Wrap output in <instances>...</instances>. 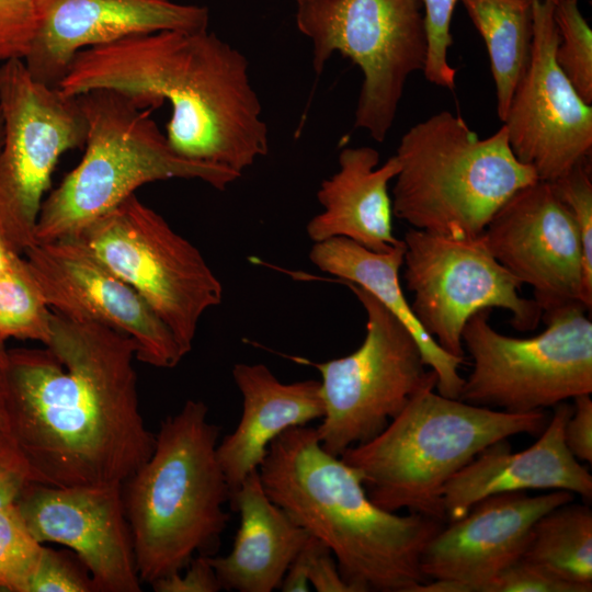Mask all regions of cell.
<instances>
[{
	"instance_id": "e0dca14e",
	"label": "cell",
	"mask_w": 592,
	"mask_h": 592,
	"mask_svg": "<svg viewBox=\"0 0 592 592\" xmlns=\"http://www.w3.org/2000/svg\"><path fill=\"white\" fill-rule=\"evenodd\" d=\"M41 543L69 547L96 592H139L122 485L57 487L27 482L14 502Z\"/></svg>"
},
{
	"instance_id": "5b68a950",
	"label": "cell",
	"mask_w": 592,
	"mask_h": 592,
	"mask_svg": "<svg viewBox=\"0 0 592 592\" xmlns=\"http://www.w3.org/2000/svg\"><path fill=\"white\" fill-rule=\"evenodd\" d=\"M435 386L421 388L378 435L340 457L379 508L446 521L442 491L451 477L498 441L540 434L548 417L475 406L434 392Z\"/></svg>"
},
{
	"instance_id": "7bdbcfd3",
	"label": "cell",
	"mask_w": 592,
	"mask_h": 592,
	"mask_svg": "<svg viewBox=\"0 0 592 592\" xmlns=\"http://www.w3.org/2000/svg\"><path fill=\"white\" fill-rule=\"evenodd\" d=\"M3 118H2V114H1V110H0V149L2 147V143H3Z\"/></svg>"
},
{
	"instance_id": "7402d4cb",
	"label": "cell",
	"mask_w": 592,
	"mask_h": 592,
	"mask_svg": "<svg viewBox=\"0 0 592 592\" xmlns=\"http://www.w3.org/2000/svg\"><path fill=\"white\" fill-rule=\"evenodd\" d=\"M338 170L325 179L317 200L322 210L307 224L312 242L334 237L350 239L376 252L400 244L394 234V210L388 185L399 172L394 155L379 166V152L367 146L345 147Z\"/></svg>"
},
{
	"instance_id": "4dcf8cb0",
	"label": "cell",
	"mask_w": 592,
	"mask_h": 592,
	"mask_svg": "<svg viewBox=\"0 0 592 592\" xmlns=\"http://www.w3.org/2000/svg\"><path fill=\"white\" fill-rule=\"evenodd\" d=\"M428 41L426 60L423 68L425 79L437 87L453 90L456 69L448 61L452 16L460 0H421Z\"/></svg>"
},
{
	"instance_id": "52a82bcc",
	"label": "cell",
	"mask_w": 592,
	"mask_h": 592,
	"mask_svg": "<svg viewBox=\"0 0 592 592\" xmlns=\"http://www.w3.org/2000/svg\"><path fill=\"white\" fill-rule=\"evenodd\" d=\"M87 121L86 151L46 200L35 243L76 236L147 183L200 180L225 191L241 174L179 155L151 118V109L110 89L77 95Z\"/></svg>"
},
{
	"instance_id": "277c9868",
	"label": "cell",
	"mask_w": 592,
	"mask_h": 592,
	"mask_svg": "<svg viewBox=\"0 0 592 592\" xmlns=\"http://www.w3.org/2000/svg\"><path fill=\"white\" fill-rule=\"evenodd\" d=\"M219 431L204 401L187 400L161 421L151 455L122 485L140 581L217 551L230 497L217 458Z\"/></svg>"
},
{
	"instance_id": "ffe728a7",
	"label": "cell",
	"mask_w": 592,
	"mask_h": 592,
	"mask_svg": "<svg viewBox=\"0 0 592 592\" xmlns=\"http://www.w3.org/2000/svg\"><path fill=\"white\" fill-rule=\"evenodd\" d=\"M572 406H555L553 418L528 448L513 453L506 440L482 449L454 474L442 491L445 520L465 516L479 501L499 493L566 490L592 498V476L569 452L563 429Z\"/></svg>"
},
{
	"instance_id": "484cf974",
	"label": "cell",
	"mask_w": 592,
	"mask_h": 592,
	"mask_svg": "<svg viewBox=\"0 0 592 592\" xmlns=\"http://www.w3.org/2000/svg\"><path fill=\"white\" fill-rule=\"evenodd\" d=\"M522 557L584 592L592 591L591 509L568 502L540 516Z\"/></svg>"
},
{
	"instance_id": "d6986e66",
	"label": "cell",
	"mask_w": 592,
	"mask_h": 592,
	"mask_svg": "<svg viewBox=\"0 0 592 592\" xmlns=\"http://www.w3.org/2000/svg\"><path fill=\"white\" fill-rule=\"evenodd\" d=\"M37 30L23 60L36 80L57 87L80 50L158 31L208 29L206 7L171 0H36Z\"/></svg>"
},
{
	"instance_id": "9c48e42d",
	"label": "cell",
	"mask_w": 592,
	"mask_h": 592,
	"mask_svg": "<svg viewBox=\"0 0 592 592\" xmlns=\"http://www.w3.org/2000/svg\"><path fill=\"white\" fill-rule=\"evenodd\" d=\"M489 311H477L463 329L473 371L458 399L523 413L592 392V321L585 306L570 304L543 312L546 329L524 339L496 331Z\"/></svg>"
},
{
	"instance_id": "f35d334b",
	"label": "cell",
	"mask_w": 592,
	"mask_h": 592,
	"mask_svg": "<svg viewBox=\"0 0 592 592\" xmlns=\"http://www.w3.org/2000/svg\"><path fill=\"white\" fill-rule=\"evenodd\" d=\"M316 538L310 536L303 548L288 566L286 573L280 585L283 592H307L309 591V567Z\"/></svg>"
},
{
	"instance_id": "ab89813d",
	"label": "cell",
	"mask_w": 592,
	"mask_h": 592,
	"mask_svg": "<svg viewBox=\"0 0 592 592\" xmlns=\"http://www.w3.org/2000/svg\"><path fill=\"white\" fill-rule=\"evenodd\" d=\"M7 437H13V436L11 433L7 399L4 395L2 380L0 377V441Z\"/></svg>"
},
{
	"instance_id": "6da1fadb",
	"label": "cell",
	"mask_w": 592,
	"mask_h": 592,
	"mask_svg": "<svg viewBox=\"0 0 592 592\" xmlns=\"http://www.w3.org/2000/svg\"><path fill=\"white\" fill-rule=\"evenodd\" d=\"M136 354L127 334L55 311L45 349L8 351L11 433L35 482L123 485L149 458L156 435L139 408Z\"/></svg>"
},
{
	"instance_id": "44dd1931",
	"label": "cell",
	"mask_w": 592,
	"mask_h": 592,
	"mask_svg": "<svg viewBox=\"0 0 592 592\" xmlns=\"http://www.w3.org/2000/svg\"><path fill=\"white\" fill-rule=\"evenodd\" d=\"M232 378L242 398L241 417L236 429L217 445V458L230 493L259 469L277 436L325 414L318 380L282 383L262 363L235 364Z\"/></svg>"
},
{
	"instance_id": "4316f807",
	"label": "cell",
	"mask_w": 592,
	"mask_h": 592,
	"mask_svg": "<svg viewBox=\"0 0 592 592\" xmlns=\"http://www.w3.org/2000/svg\"><path fill=\"white\" fill-rule=\"evenodd\" d=\"M53 310L24 259L19 255L0 276V339L33 340L49 344Z\"/></svg>"
},
{
	"instance_id": "8d00e7d4",
	"label": "cell",
	"mask_w": 592,
	"mask_h": 592,
	"mask_svg": "<svg viewBox=\"0 0 592 592\" xmlns=\"http://www.w3.org/2000/svg\"><path fill=\"white\" fill-rule=\"evenodd\" d=\"M591 394L573 398L572 413L563 429V440L569 452L578 459L592 463V400Z\"/></svg>"
},
{
	"instance_id": "7c38bea8",
	"label": "cell",
	"mask_w": 592,
	"mask_h": 592,
	"mask_svg": "<svg viewBox=\"0 0 592 592\" xmlns=\"http://www.w3.org/2000/svg\"><path fill=\"white\" fill-rule=\"evenodd\" d=\"M0 236L18 254L35 244V228L53 171L84 146L87 121L77 95L32 77L22 59L0 66Z\"/></svg>"
},
{
	"instance_id": "1f68e13d",
	"label": "cell",
	"mask_w": 592,
	"mask_h": 592,
	"mask_svg": "<svg viewBox=\"0 0 592 592\" xmlns=\"http://www.w3.org/2000/svg\"><path fill=\"white\" fill-rule=\"evenodd\" d=\"M29 592H96L92 578L76 556L44 546Z\"/></svg>"
},
{
	"instance_id": "2e32d148",
	"label": "cell",
	"mask_w": 592,
	"mask_h": 592,
	"mask_svg": "<svg viewBox=\"0 0 592 592\" xmlns=\"http://www.w3.org/2000/svg\"><path fill=\"white\" fill-rule=\"evenodd\" d=\"M482 238L496 260L532 287L543 312L570 304L591 311L580 232L550 182L536 180L517 190L493 215Z\"/></svg>"
},
{
	"instance_id": "8992f818",
	"label": "cell",
	"mask_w": 592,
	"mask_h": 592,
	"mask_svg": "<svg viewBox=\"0 0 592 592\" xmlns=\"http://www.w3.org/2000/svg\"><path fill=\"white\" fill-rule=\"evenodd\" d=\"M395 156L394 216L455 239L480 237L517 190L538 180L513 155L503 126L481 138L446 110L411 126Z\"/></svg>"
},
{
	"instance_id": "ba28073f",
	"label": "cell",
	"mask_w": 592,
	"mask_h": 592,
	"mask_svg": "<svg viewBox=\"0 0 592 592\" xmlns=\"http://www.w3.org/2000/svg\"><path fill=\"white\" fill-rule=\"evenodd\" d=\"M296 25L319 76L334 53L362 71L354 127L384 141L408 78L423 71L428 41L421 0H296Z\"/></svg>"
},
{
	"instance_id": "f1b7e54d",
	"label": "cell",
	"mask_w": 592,
	"mask_h": 592,
	"mask_svg": "<svg viewBox=\"0 0 592 592\" xmlns=\"http://www.w3.org/2000/svg\"><path fill=\"white\" fill-rule=\"evenodd\" d=\"M44 549L14 503L0 509V591L29 592Z\"/></svg>"
},
{
	"instance_id": "836d02e7",
	"label": "cell",
	"mask_w": 592,
	"mask_h": 592,
	"mask_svg": "<svg viewBox=\"0 0 592 592\" xmlns=\"http://www.w3.org/2000/svg\"><path fill=\"white\" fill-rule=\"evenodd\" d=\"M485 592H584L521 557L504 568Z\"/></svg>"
},
{
	"instance_id": "d590c367",
	"label": "cell",
	"mask_w": 592,
	"mask_h": 592,
	"mask_svg": "<svg viewBox=\"0 0 592 592\" xmlns=\"http://www.w3.org/2000/svg\"><path fill=\"white\" fill-rule=\"evenodd\" d=\"M33 474L13 437L0 441V509L15 502Z\"/></svg>"
},
{
	"instance_id": "ac0fdd59",
	"label": "cell",
	"mask_w": 592,
	"mask_h": 592,
	"mask_svg": "<svg viewBox=\"0 0 592 592\" xmlns=\"http://www.w3.org/2000/svg\"><path fill=\"white\" fill-rule=\"evenodd\" d=\"M574 493L505 492L476 503L428 542L420 566L428 582L412 592H485L487 584L521 558L535 522L572 502Z\"/></svg>"
},
{
	"instance_id": "4fadbf2b",
	"label": "cell",
	"mask_w": 592,
	"mask_h": 592,
	"mask_svg": "<svg viewBox=\"0 0 592 592\" xmlns=\"http://www.w3.org/2000/svg\"><path fill=\"white\" fill-rule=\"evenodd\" d=\"M403 278L423 329L447 353L464 358L462 332L482 309L502 308L520 331L534 330L542 309L520 295L522 284L491 254L482 235L455 239L410 228L403 237Z\"/></svg>"
},
{
	"instance_id": "5bb4252c",
	"label": "cell",
	"mask_w": 592,
	"mask_h": 592,
	"mask_svg": "<svg viewBox=\"0 0 592 592\" xmlns=\"http://www.w3.org/2000/svg\"><path fill=\"white\" fill-rule=\"evenodd\" d=\"M557 44L554 4L533 0L531 59L502 126L515 158L548 182L589 160L592 150V105L557 65Z\"/></svg>"
},
{
	"instance_id": "60d3db41",
	"label": "cell",
	"mask_w": 592,
	"mask_h": 592,
	"mask_svg": "<svg viewBox=\"0 0 592 592\" xmlns=\"http://www.w3.org/2000/svg\"><path fill=\"white\" fill-rule=\"evenodd\" d=\"M19 255L21 254L12 251L0 236V276L5 274L11 269Z\"/></svg>"
},
{
	"instance_id": "e575fe53",
	"label": "cell",
	"mask_w": 592,
	"mask_h": 592,
	"mask_svg": "<svg viewBox=\"0 0 592 592\" xmlns=\"http://www.w3.org/2000/svg\"><path fill=\"white\" fill-rule=\"evenodd\" d=\"M156 592H218L221 584L208 560L197 555L181 571L171 573L150 583Z\"/></svg>"
},
{
	"instance_id": "74e56055",
	"label": "cell",
	"mask_w": 592,
	"mask_h": 592,
	"mask_svg": "<svg viewBox=\"0 0 592 592\" xmlns=\"http://www.w3.org/2000/svg\"><path fill=\"white\" fill-rule=\"evenodd\" d=\"M308 580L318 592H354V589L341 576L331 551L317 538Z\"/></svg>"
},
{
	"instance_id": "d6a6232c",
	"label": "cell",
	"mask_w": 592,
	"mask_h": 592,
	"mask_svg": "<svg viewBox=\"0 0 592 592\" xmlns=\"http://www.w3.org/2000/svg\"><path fill=\"white\" fill-rule=\"evenodd\" d=\"M36 30V0H0V62L24 60Z\"/></svg>"
},
{
	"instance_id": "b9f144b4",
	"label": "cell",
	"mask_w": 592,
	"mask_h": 592,
	"mask_svg": "<svg viewBox=\"0 0 592 592\" xmlns=\"http://www.w3.org/2000/svg\"><path fill=\"white\" fill-rule=\"evenodd\" d=\"M8 351L5 341L0 339V373L4 369L8 361Z\"/></svg>"
},
{
	"instance_id": "8fae6325",
	"label": "cell",
	"mask_w": 592,
	"mask_h": 592,
	"mask_svg": "<svg viewBox=\"0 0 592 592\" xmlns=\"http://www.w3.org/2000/svg\"><path fill=\"white\" fill-rule=\"evenodd\" d=\"M344 283L366 315V333L351 354L327 362L291 357L321 376L325 414L316 428L321 446L340 457L378 435L424 386L435 383L409 330L371 293Z\"/></svg>"
},
{
	"instance_id": "9a60e30c",
	"label": "cell",
	"mask_w": 592,
	"mask_h": 592,
	"mask_svg": "<svg viewBox=\"0 0 592 592\" xmlns=\"http://www.w3.org/2000/svg\"><path fill=\"white\" fill-rule=\"evenodd\" d=\"M23 257L53 311L127 334L137 360L151 366L173 368L185 356L148 303L78 240L35 243Z\"/></svg>"
},
{
	"instance_id": "83f0119b",
	"label": "cell",
	"mask_w": 592,
	"mask_h": 592,
	"mask_svg": "<svg viewBox=\"0 0 592 592\" xmlns=\"http://www.w3.org/2000/svg\"><path fill=\"white\" fill-rule=\"evenodd\" d=\"M554 18L558 32L556 62L579 95L592 104V30L579 0L554 4Z\"/></svg>"
},
{
	"instance_id": "cb8c5ba5",
	"label": "cell",
	"mask_w": 592,
	"mask_h": 592,
	"mask_svg": "<svg viewBox=\"0 0 592 592\" xmlns=\"http://www.w3.org/2000/svg\"><path fill=\"white\" fill-rule=\"evenodd\" d=\"M403 251V240L390 250L376 252L350 239L334 237L314 242L309 259L320 271L364 288L382 303L415 339L424 363L436 374L437 392L458 399L464 384L459 374L464 358L444 351L415 317L399 280Z\"/></svg>"
},
{
	"instance_id": "7a4b0ae2",
	"label": "cell",
	"mask_w": 592,
	"mask_h": 592,
	"mask_svg": "<svg viewBox=\"0 0 592 592\" xmlns=\"http://www.w3.org/2000/svg\"><path fill=\"white\" fill-rule=\"evenodd\" d=\"M57 88L69 95L110 89L151 110L168 101L166 137L191 160L242 175L269 152L248 59L208 29L158 31L84 48Z\"/></svg>"
},
{
	"instance_id": "30bf717a",
	"label": "cell",
	"mask_w": 592,
	"mask_h": 592,
	"mask_svg": "<svg viewBox=\"0 0 592 592\" xmlns=\"http://www.w3.org/2000/svg\"><path fill=\"white\" fill-rule=\"evenodd\" d=\"M133 287L169 327L186 355L223 285L201 251L136 194L73 237Z\"/></svg>"
},
{
	"instance_id": "f546056e",
	"label": "cell",
	"mask_w": 592,
	"mask_h": 592,
	"mask_svg": "<svg viewBox=\"0 0 592 592\" xmlns=\"http://www.w3.org/2000/svg\"><path fill=\"white\" fill-rule=\"evenodd\" d=\"M557 197L570 212L583 248L584 291L592 304V178L589 160L550 182Z\"/></svg>"
},
{
	"instance_id": "3957f363",
	"label": "cell",
	"mask_w": 592,
	"mask_h": 592,
	"mask_svg": "<svg viewBox=\"0 0 592 592\" xmlns=\"http://www.w3.org/2000/svg\"><path fill=\"white\" fill-rule=\"evenodd\" d=\"M259 476L269 498L333 555L354 592H412L440 520L376 505L358 473L320 444L316 428L293 426L269 446Z\"/></svg>"
},
{
	"instance_id": "603a6c76",
	"label": "cell",
	"mask_w": 592,
	"mask_h": 592,
	"mask_svg": "<svg viewBox=\"0 0 592 592\" xmlns=\"http://www.w3.org/2000/svg\"><path fill=\"white\" fill-rule=\"evenodd\" d=\"M229 503L240 516L232 549L226 556H208L221 589H280L288 566L311 535L269 498L258 470L230 493Z\"/></svg>"
},
{
	"instance_id": "d4e9b609",
	"label": "cell",
	"mask_w": 592,
	"mask_h": 592,
	"mask_svg": "<svg viewBox=\"0 0 592 592\" xmlns=\"http://www.w3.org/2000/svg\"><path fill=\"white\" fill-rule=\"evenodd\" d=\"M482 37L502 122L532 52L533 0H460Z\"/></svg>"
},
{
	"instance_id": "ee69618b",
	"label": "cell",
	"mask_w": 592,
	"mask_h": 592,
	"mask_svg": "<svg viewBox=\"0 0 592 592\" xmlns=\"http://www.w3.org/2000/svg\"><path fill=\"white\" fill-rule=\"evenodd\" d=\"M543 1L550 2L553 4H557L561 0H543Z\"/></svg>"
}]
</instances>
